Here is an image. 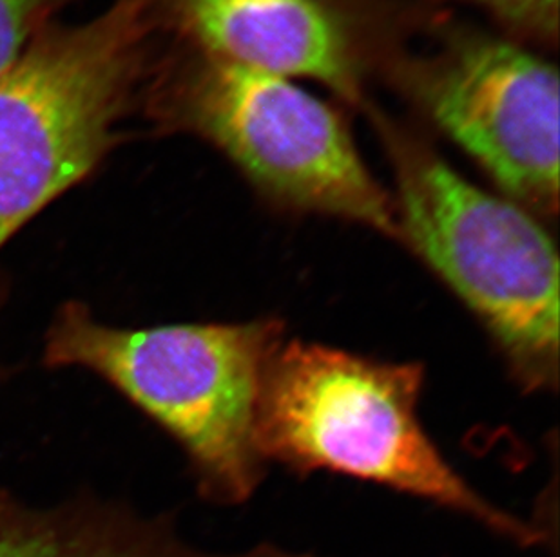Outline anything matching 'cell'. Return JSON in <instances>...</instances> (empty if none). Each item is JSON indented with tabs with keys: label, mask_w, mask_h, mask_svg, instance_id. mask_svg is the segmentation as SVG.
<instances>
[{
	"label": "cell",
	"mask_w": 560,
	"mask_h": 557,
	"mask_svg": "<svg viewBox=\"0 0 560 557\" xmlns=\"http://www.w3.org/2000/svg\"><path fill=\"white\" fill-rule=\"evenodd\" d=\"M283 342L276 317L117 328L68 303L49 327L44 363L84 369L115 388L182 447L206 500L242 505L265 476L259 396Z\"/></svg>",
	"instance_id": "6da1fadb"
},
{
	"label": "cell",
	"mask_w": 560,
	"mask_h": 557,
	"mask_svg": "<svg viewBox=\"0 0 560 557\" xmlns=\"http://www.w3.org/2000/svg\"><path fill=\"white\" fill-rule=\"evenodd\" d=\"M423 384L418 363L285 341L259 396V452L294 473L327 471L421 498L518 547L545 542L539 526L487 500L446 462L419 418Z\"/></svg>",
	"instance_id": "7a4b0ae2"
},
{
	"label": "cell",
	"mask_w": 560,
	"mask_h": 557,
	"mask_svg": "<svg viewBox=\"0 0 560 557\" xmlns=\"http://www.w3.org/2000/svg\"><path fill=\"white\" fill-rule=\"evenodd\" d=\"M390 164L399 241L471 311L528 393L559 384V256L542 217L457 173L438 149L366 106Z\"/></svg>",
	"instance_id": "3957f363"
},
{
	"label": "cell",
	"mask_w": 560,
	"mask_h": 557,
	"mask_svg": "<svg viewBox=\"0 0 560 557\" xmlns=\"http://www.w3.org/2000/svg\"><path fill=\"white\" fill-rule=\"evenodd\" d=\"M170 104L176 126L220 151L270 209L399 241L392 194L343 115L294 80L192 51Z\"/></svg>",
	"instance_id": "277c9868"
},
{
	"label": "cell",
	"mask_w": 560,
	"mask_h": 557,
	"mask_svg": "<svg viewBox=\"0 0 560 557\" xmlns=\"http://www.w3.org/2000/svg\"><path fill=\"white\" fill-rule=\"evenodd\" d=\"M145 26V0H118L33 38L0 74V248L112 147Z\"/></svg>",
	"instance_id": "5b68a950"
},
{
	"label": "cell",
	"mask_w": 560,
	"mask_h": 557,
	"mask_svg": "<svg viewBox=\"0 0 560 557\" xmlns=\"http://www.w3.org/2000/svg\"><path fill=\"white\" fill-rule=\"evenodd\" d=\"M418 51L388 60L402 95L537 216L559 212V73L508 33L444 22Z\"/></svg>",
	"instance_id": "8992f818"
},
{
	"label": "cell",
	"mask_w": 560,
	"mask_h": 557,
	"mask_svg": "<svg viewBox=\"0 0 560 557\" xmlns=\"http://www.w3.org/2000/svg\"><path fill=\"white\" fill-rule=\"evenodd\" d=\"M167 8L196 54L314 80L352 107L369 106L381 38L365 0H167Z\"/></svg>",
	"instance_id": "52a82bcc"
},
{
	"label": "cell",
	"mask_w": 560,
	"mask_h": 557,
	"mask_svg": "<svg viewBox=\"0 0 560 557\" xmlns=\"http://www.w3.org/2000/svg\"><path fill=\"white\" fill-rule=\"evenodd\" d=\"M0 557H212L170 521L101 501L32 507L0 490Z\"/></svg>",
	"instance_id": "ba28073f"
},
{
	"label": "cell",
	"mask_w": 560,
	"mask_h": 557,
	"mask_svg": "<svg viewBox=\"0 0 560 557\" xmlns=\"http://www.w3.org/2000/svg\"><path fill=\"white\" fill-rule=\"evenodd\" d=\"M474 5L499 22L512 37L539 46L559 38V0H452Z\"/></svg>",
	"instance_id": "9c48e42d"
},
{
	"label": "cell",
	"mask_w": 560,
	"mask_h": 557,
	"mask_svg": "<svg viewBox=\"0 0 560 557\" xmlns=\"http://www.w3.org/2000/svg\"><path fill=\"white\" fill-rule=\"evenodd\" d=\"M57 0H0V74L21 57Z\"/></svg>",
	"instance_id": "30bf717a"
}]
</instances>
